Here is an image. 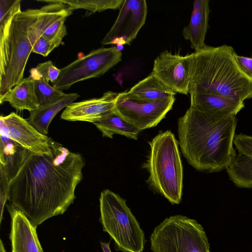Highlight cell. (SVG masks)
Returning a JSON list of instances; mask_svg holds the SVG:
<instances>
[{"label":"cell","mask_w":252,"mask_h":252,"mask_svg":"<svg viewBox=\"0 0 252 252\" xmlns=\"http://www.w3.org/2000/svg\"><path fill=\"white\" fill-rule=\"evenodd\" d=\"M79 97L75 93L66 94V95L57 102L43 107H38L30 112L28 122L39 132L46 135L50 123L62 109L65 108Z\"/></svg>","instance_id":"cell-19"},{"label":"cell","mask_w":252,"mask_h":252,"mask_svg":"<svg viewBox=\"0 0 252 252\" xmlns=\"http://www.w3.org/2000/svg\"><path fill=\"white\" fill-rule=\"evenodd\" d=\"M8 102L17 111L24 110L30 112L39 107L35 94L34 80L32 76L24 78L0 98V103Z\"/></svg>","instance_id":"cell-18"},{"label":"cell","mask_w":252,"mask_h":252,"mask_svg":"<svg viewBox=\"0 0 252 252\" xmlns=\"http://www.w3.org/2000/svg\"><path fill=\"white\" fill-rule=\"evenodd\" d=\"M109 243H105V242H100V246L101 247V248L103 251V252H111V250L110 249L109 247Z\"/></svg>","instance_id":"cell-28"},{"label":"cell","mask_w":252,"mask_h":252,"mask_svg":"<svg viewBox=\"0 0 252 252\" xmlns=\"http://www.w3.org/2000/svg\"><path fill=\"white\" fill-rule=\"evenodd\" d=\"M191 54L182 56L165 51L155 60L152 73L175 92L189 93Z\"/></svg>","instance_id":"cell-11"},{"label":"cell","mask_w":252,"mask_h":252,"mask_svg":"<svg viewBox=\"0 0 252 252\" xmlns=\"http://www.w3.org/2000/svg\"><path fill=\"white\" fill-rule=\"evenodd\" d=\"M234 48L206 45L191 54L189 95L209 94L242 101L252 98V78L240 69Z\"/></svg>","instance_id":"cell-3"},{"label":"cell","mask_w":252,"mask_h":252,"mask_svg":"<svg viewBox=\"0 0 252 252\" xmlns=\"http://www.w3.org/2000/svg\"><path fill=\"white\" fill-rule=\"evenodd\" d=\"M40 9L0 14V98L24 79L32 46L29 32Z\"/></svg>","instance_id":"cell-4"},{"label":"cell","mask_w":252,"mask_h":252,"mask_svg":"<svg viewBox=\"0 0 252 252\" xmlns=\"http://www.w3.org/2000/svg\"><path fill=\"white\" fill-rule=\"evenodd\" d=\"M99 207L103 230L114 241L115 250L142 252L145 244V234L126 200L106 189L100 193Z\"/></svg>","instance_id":"cell-6"},{"label":"cell","mask_w":252,"mask_h":252,"mask_svg":"<svg viewBox=\"0 0 252 252\" xmlns=\"http://www.w3.org/2000/svg\"><path fill=\"white\" fill-rule=\"evenodd\" d=\"M30 72L42 77L48 82L51 81L54 84L60 74L61 69L55 66L51 61H48L39 63Z\"/></svg>","instance_id":"cell-25"},{"label":"cell","mask_w":252,"mask_h":252,"mask_svg":"<svg viewBox=\"0 0 252 252\" xmlns=\"http://www.w3.org/2000/svg\"><path fill=\"white\" fill-rule=\"evenodd\" d=\"M235 60L242 71L252 78V58L235 55Z\"/></svg>","instance_id":"cell-27"},{"label":"cell","mask_w":252,"mask_h":252,"mask_svg":"<svg viewBox=\"0 0 252 252\" xmlns=\"http://www.w3.org/2000/svg\"><path fill=\"white\" fill-rule=\"evenodd\" d=\"M10 139L21 147L39 155H51L52 139L39 132L27 120L16 113L0 116Z\"/></svg>","instance_id":"cell-12"},{"label":"cell","mask_w":252,"mask_h":252,"mask_svg":"<svg viewBox=\"0 0 252 252\" xmlns=\"http://www.w3.org/2000/svg\"><path fill=\"white\" fill-rule=\"evenodd\" d=\"M149 152L144 168L149 173L147 184L172 204L181 202L183 168L179 143L170 130L160 131L149 141Z\"/></svg>","instance_id":"cell-5"},{"label":"cell","mask_w":252,"mask_h":252,"mask_svg":"<svg viewBox=\"0 0 252 252\" xmlns=\"http://www.w3.org/2000/svg\"><path fill=\"white\" fill-rule=\"evenodd\" d=\"M67 17V16L63 17L55 21L45 31L41 36L51 40L61 33L66 32L64 22Z\"/></svg>","instance_id":"cell-26"},{"label":"cell","mask_w":252,"mask_h":252,"mask_svg":"<svg viewBox=\"0 0 252 252\" xmlns=\"http://www.w3.org/2000/svg\"><path fill=\"white\" fill-rule=\"evenodd\" d=\"M51 155H39L9 142L0 147V170L8 180V200L34 226L63 214L73 203L85 160L52 141Z\"/></svg>","instance_id":"cell-1"},{"label":"cell","mask_w":252,"mask_h":252,"mask_svg":"<svg viewBox=\"0 0 252 252\" xmlns=\"http://www.w3.org/2000/svg\"><path fill=\"white\" fill-rule=\"evenodd\" d=\"M68 6L72 11L83 9L91 13L102 12L107 9H116L121 7L124 0H57Z\"/></svg>","instance_id":"cell-23"},{"label":"cell","mask_w":252,"mask_h":252,"mask_svg":"<svg viewBox=\"0 0 252 252\" xmlns=\"http://www.w3.org/2000/svg\"><path fill=\"white\" fill-rule=\"evenodd\" d=\"M128 91L139 98L150 101L170 98L176 94L152 72Z\"/></svg>","instance_id":"cell-20"},{"label":"cell","mask_w":252,"mask_h":252,"mask_svg":"<svg viewBox=\"0 0 252 252\" xmlns=\"http://www.w3.org/2000/svg\"><path fill=\"white\" fill-rule=\"evenodd\" d=\"M0 252H6L1 240H0Z\"/></svg>","instance_id":"cell-29"},{"label":"cell","mask_w":252,"mask_h":252,"mask_svg":"<svg viewBox=\"0 0 252 252\" xmlns=\"http://www.w3.org/2000/svg\"><path fill=\"white\" fill-rule=\"evenodd\" d=\"M6 207L11 220L9 238L12 252H43L37 237V227L11 204Z\"/></svg>","instance_id":"cell-15"},{"label":"cell","mask_w":252,"mask_h":252,"mask_svg":"<svg viewBox=\"0 0 252 252\" xmlns=\"http://www.w3.org/2000/svg\"><path fill=\"white\" fill-rule=\"evenodd\" d=\"M93 124L101 132L103 137L110 138L118 134L136 140L141 131L126 122L114 109Z\"/></svg>","instance_id":"cell-21"},{"label":"cell","mask_w":252,"mask_h":252,"mask_svg":"<svg viewBox=\"0 0 252 252\" xmlns=\"http://www.w3.org/2000/svg\"><path fill=\"white\" fill-rule=\"evenodd\" d=\"M209 0H195L188 26L182 32L184 38L189 41L191 48L198 50L206 45L205 40L209 27L208 21L210 9Z\"/></svg>","instance_id":"cell-16"},{"label":"cell","mask_w":252,"mask_h":252,"mask_svg":"<svg viewBox=\"0 0 252 252\" xmlns=\"http://www.w3.org/2000/svg\"><path fill=\"white\" fill-rule=\"evenodd\" d=\"M190 97V106L211 115L236 116L245 107L243 101L220 95L196 94Z\"/></svg>","instance_id":"cell-17"},{"label":"cell","mask_w":252,"mask_h":252,"mask_svg":"<svg viewBox=\"0 0 252 252\" xmlns=\"http://www.w3.org/2000/svg\"><path fill=\"white\" fill-rule=\"evenodd\" d=\"M236 116H219L191 106L178 121L182 154L196 170L213 173L226 169L236 155L233 148Z\"/></svg>","instance_id":"cell-2"},{"label":"cell","mask_w":252,"mask_h":252,"mask_svg":"<svg viewBox=\"0 0 252 252\" xmlns=\"http://www.w3.org/2000/svg\"><path fill=\"white\" fill-rule=\"evenodd\" d=\"M34 80V89L39 107H43L54 104L64 97L66 94L49 85L41 77L30 72Z\"/></svg>","instance_id":"cell-22"},{"label":"cell","mask_w":252,"mask_h":252,"mask_svg":"<svg viewBox=\"0 0 252 252\" xmlns=\"http://www.w3.org/2000/svg\"><path fill=\"white\" fill-rule=\"evenodd\" d=\"M147 12L145 0H125L115 23L101 41L102 45H129L145 24Z\"/></svg>","instance_id":"cell-10"},{"label":"cell","mask_w":252,"mask_h":252,"mask_svg":"<svg viewBox=\"0 0 252 252\" xmlns=\"http://www.w3.org/2000/svg\"><path fill=\"white\" fill-rule=\"evenodd\" d=\"M150 241L153 252H210L203 226L183 215L164 220L154 228Z\"/></svg>","instance_id":"cell-7"},{"label":"cell","mask_w":252,"mask_h":252,"mask_svg":"<svg viewBox=\"0 0 252 252\" xmlns=\"http://www.w3.org/2000/svg\"><path fill=\"white\" fill-rule=\"evenodd\" d=\"M67 34V31L63 32L53 39L49 40L41 36L34 44L32 52L47 56L55 48L61 43L63 38Z\"/></svg>","instance_id":"cell-24"},{"label":"cell","mask_w":252,"mask_h":252,"mask_svg":"<svg viewBox=\"0 0 252 252\" xmlns=\"http://www.w3.org/2000/svg\"><path fill=\"white\" fill-rule=\"evenodd\" d=\"M233 144L238 154L226 169L228 177L236 187L252 189V136L236 134Z\"/></svg>","instance_id":"cell-14"},{"label":"cell","mask_w":252,"mask_h":252,"mask_svg":"<svg viewBox=\"0 0 252 252\" xmlns=\"http://www.w3.org/2000/svg\"><path fill=\"white\" fill-rule=\"evenodd\" d=\"M175 98L150 101L129 91L118 93L114 110L131 125L141 131L156 126L172 109Z\"/></svg>","instance_id":"cell-9"},{"label":"cell","mask_w":252,"mask_h":252,"mask_svg":"<svg viewBox=\"0 0 252 252\" xmlns=\"http://www.w3.org/2000/svg\"><path fill=\"white\" fill-rule=\"evenodd\" d=\"M118 94V93L107 91L100 97L72 102L65 107L61 118L67 121L94 124L115 109Z\"/></svg>","instance_id":"cell-13"},{"label":"cell","mask_w":252,"mask_h":252,"mask_svg":"<svg viewBox=\"0 0 252 252\" xmlns=\"http://www.w3.org/2000/svg\"><path fill=\"white\" fill-rule=\"evenodd\" d=\"M121 59L122 52L117 47L94 50L61 68L53 87L63 91L77 82L99 77L118 64Z\"/></svg>","instance_id":"cell-8"}]
</instances>
